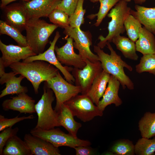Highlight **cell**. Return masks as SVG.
Masks as SVG:
<instances>
[{"label": "cell", "instance_id": "f35d334b", "mask_svg": "<svg viewBox=\"0 0 155 155\" xmlns=\"http://www.w3.org/2000/svg\"><path fill=\"white\" fill-rule=\"evenodd\" d=\"M17 0H1V3L0 7L1 9H4L7 5L10 3ZM25 1H29L31 0H21Z\"/></svg>", "mask_w": 155, "mask_h": 155}, {"label": "cell", "instance_id": "f546056e", "mask_svg": "<svg viewBox=\"0 0 155 155\" xmlns=\"http://www.w3.org/2000/svg\"><path fill=\"white\" fill-rule=\"evenodd\" d=\"M120 0H99L100 5L98 12L96 14L89 15L87 18L92 20L97 17L96 22L94 25L96 27L99 26L110 10Z\"/></svg>", "mask_w": 155, "mask_h": 155}, {"label": "cell", "instance_id": "4dcf8cb0", "mask_svg": "<svg viewBox=\"0 0 155 155\" xmlns=\"http://www.w3.org/2000/svg\"><path fill=\"white\" fill-rule=\"evenodd\" d=\"M135 67L136 71L139 73L147 72L155 76V54L143 55Z\"/></svg>", "mask_w": 155, "mask_h": 155}, {"label": "cell", "instance_id": "1f68e13d", "mask_svg": "<svg viewBox=\"0 0 155 155\" xmlns=\"http://www.w3.org/2000/svg\"><path fill=\"white\" fill-rule=\"evenodd\" d=\"M110 150L115 155H133L135 154V145L129 140H121L115 143Z\"/></svg>", "mask_w": 155, "mask_h": 155}, {"label": "cell", "instance_id": "836d02e7", "mask_svg": "<svg viewBox=\"0 0 155 155\" xmlns=\"http://www.w3.org/2000/svg\"><path fill=\"white\" fill-rule=\"evenodd\" d=\"M50 21L59 27L65 28L69 26V16L62 10L56 8L49 16Z\"/></svg>", "mask_w": 155, "mask_h": 155}, {"label": "cell", "instance_id": "ffe728a7", "mask_svg": "<svg viewBox=\"0 0 155 155\" xmlns=\"http://www.w3.org/2000/svg\"><path fill=\"white\" fill-rule=\"evenodd\" d=\"M135 9L136 11L131 9L130 14L147 29L155 35V7L148 8L136 5Z\"/></svg>", "mask_w": 155, "mask_h": 155}, {"label": "cell", "instance_id": "f1b7e54d", "mask_svg": "<svg viewBox=\"0 0 155 155\" xmlns=\"http://www.w3.org/2000/svg\"><path fill=\"white\" fill-rule=\"evenodd\" d=\"M142 137L135 145L136 155H152L155 152V136L152 139Z\"/></svg>", "mask_w": 155, "mask_h": 155}, {"label": "cell", "instance_id": "7a4b0ae2", "mask_svg": "<svg viewBox=\"0 0 155 155\" xmlns=\"http://www.w3.org/2000/svg\"><path fill=\"white\" fill-rule=\"evenodd\" d=\"M106 45L110 51V55L105 53L97 45H94V50L99 58L103 70L114 76L118 80L123 89L127 87L130 90L134 88V84L125 73L124 68H126L129 71L133 68L121 59L114 50L110 43L107 42Z\"/></svg>", "mask_w": 155, "mask_h": 155}, {"label": "cell", "instance_id": "cb8c5ba5", "mask_svg": "<svg viewBox=\"0 0 155 155\" xmlns=\"http://www.w3.org/2000/svg\"><path fill=\"white\" fill-rule=\"evenodd\" d=\"M112 42L125 58L134 61L138 60L135 42L129 38L120 35L113 38Z\"/></svg>", "mask_w": 155, "mask_h": 155}, {"label": "cell", "instance_id": "4fadbf2b", "mask_svg": "<svg viewBox=\"0 0 155 155\" xmlns=\"http://www.w3.org/2000/svg\"><path fill=\"white\" fill-rule=\"evenodd\" d=\"M65 39L67 42L64 45L61 47L55 46V50L57 59L61 64L83 69L86 63L82 56L74 51L73 39L69 37H65Z\"/></svg>", "mask_w": 155, "mask_h": 155}, {"label": "cell", "instance_id": "74e56055", "mask_svg": "<svg viewBox=\"0 0 155 155\" xmlns=\"http://www.w3.org/2000/svg\"><path fill=\"white\" fill-rule=\"evenodd\" d=\"M76 155H92L95 154L93 149L90 146H80L74 148Z\"/></svg>", "mask_w": 155, "mask_h": 155}, {"label": "cell", "instance_id": "9a60e30c", "mask_svg": "<svg viewBox=\"0 0 155 155\" xmlns=\"http://www.w3.org/2000/svg\"><path fill=\"white\" fill-rule=\"evenodd\" d=\"M35 100L25 93L17 94L3 101L2 104L4 111L12 110L20 113L32 114L36 113Z\"/></svg>", "mask_w": 155, "mask_h": 155}, {"label": "cell", "instance_id": "44dd1931", "mask_svg": "<svg viewBox=\"0 0 155 155\" xmlns=\"http://www.w3.org/2000/svg\"><path fill=\"white\" fill-rule=\"evenodd\" d=\"M110 75L103 70L95 78L86 94L97 106L105 91Z\"/></svg>", "mask_w": 155, "mask_h": 155}, {"label": "cell", "instance_id": "484cf974", "mask_svg": "<svg viewBox=\"0 0 155 155\" xmlns=\"http://www.w3.org/2000/svg\"><path fill=\"white\" fill-rule=\"evenodd\" d=\"M142 137L150 138L155 136V112H146L138 122Z\"/></svg>", "mask_w": 155, "mask_h": 155}, {"label": "cell", "instance_id": "2e32d148", "mask_svg": "<svg viewBox=\"0 0 155 155\" xmlns=\"http://www.w3.org/2000/svg\"><path fill=\"white\" fill-rule=\"evenodd\" d=\"M5 22L22 32L25 30L28 20L23 4L14 3L7 5L3 9Z\"/></svg>", "mask_w": 155, "mask_h": 155}, {"label": "cell", "instance_id": "d590c367", "mask_svg": "<svg viewBox=\"0 0 155 155\" xmlns=\"http://www.w3.org/2000/svg\"><path fill=\"white\" fill-rule=\"evenodd\" d=\"M18 127L12 128V127L6 128L0 133V155H2L3 149L5 144L10 137L16 135L19 131Z\"/></svg>", "mask_w": 155, "mask_h": 155}, {"label": "cell", "instance_id": "7c38bea8", "mask_svg": "<svg viewBox=\"0 0 155 155\" xmlns=\"http://www.w3.org/2000/svg\"><path fill=\"white\" fill-rule=\"evenodd\" d=\"M0 50L2 56L1 62L5 67L11 64L24 60L30 57L36 55L28 46H22L10 44L6 45L0 40Z\"/></svg>", "mask_w": 155, "mask_h": 155}, {"label": "cell", "instance_id": "8992f818", "mask_svg": "<svg viewBox=\"0 0 155 155\" xmlns=\"http://www.w3.org/2000/svg\"><path fill=\"white\" fill-rule=\"evenodd\" d=\"M30 133L34 136L42 139L52 144L55 147L66 146L74 148L80 146H90L89 141L75 137L69 133L66 134L59 128L43 130L35 127Z\"/></svg>", "mask_w": 155, "mask_h": 155}, {"label": "cell", "instance_id": "e0dca14e", "mask_svg": "<svg viewBox=\"0 0 155 155\" xmlns=\"http://www.w3.org/2000/svg\"><path fill=\"white\" fill-rule=\"evenodd\" d=\"M24 140L30 150L32 155H61L58 148L31 134H26Z\"/></svg>", "mask_w": 155, "mask_h": 155}, {"label": "cell", "instance_id": "8d00e7d4", "mask_svg": "<svg viewBox=\"0 0 155 155\" xmlns=\"http://www.w3.org/2000/svg\"><path fill=\"white\" fill-rule=\"evenodd\" d=\"M79 0H62L57 8L66 12L70 16L74 12Z\"/></svg>", "mask_w": 155, "mask_h": 155}, {"label": "cell", "instance_id": "5bb4252c", "mask_svg": "<svg viewBox=\"0 0 155 155\" xmlns=\"http://www.w3.org/2000/svg\"><path fill=\"white\" fill-rule=\"evenodd\" d=\"M62 0H31L22 3L28 20L48 17Z\"/></svg>", "mask_w": 155, "mask_h": 155}, {"label": "cell", "instance_id": "7bdbcfd3", "mask_svg": "<svg viewBox=\"0 0 155 155\" xmlns=\"http://www.w3.org/2000/svg\"><path fill=\"white\" fill-rule=\"evenodd\" d=\"M127 2H129L131 1V0H123Z\"/></svg>", "mask_w": 155, "mask_h": 155}, {"label": "cell", "instance_id": "52a82bcc", "mask_svg": "<svg viewBox=\"0 0 155 155\" xmlns=\"http://www.w3.org/2000/svg\"><path fill=\"white\" fill-rule=\"evenodd\" d=\"M69 108L74 116L83 122L89 121L96 116H102L103 111L94 105L86 94L77 95L64 103Z\"/></svg>", "mask_w": 155, "mask_h": 155}, {"label": "cell", "instance_id": "4316f807", "mask_svg": "<svg viewBox=\"0 0 155 155\" xmlns=\"http://www.w3.org/2000/svg\"><path fill=\"white\" fill-rule=\"evenodd\" d=\"M21 32L19 30L8 24L5 21L0 20V35L6 34L9 36L20 46H28L26 36H23Z\"/></svg>", "mask_w": 155, "mask_h": 155}, {"label": "cell", "instance_id": "d6986e66", "mask_svg": "<svg viewBox=\"0 0 155 155\" xmlns=\"http://www.w3.org/2000/svg\"><path fill=\"white\" fill-rule=\"evenodd\" d=\"M16 75L17 74L13 71L7 73L5 72L0 76L1 84H5V88L1 92L0 98L8 95L18 94L26 93L28 92L26 87L21 85V81L25 77L22 75L16 77Z\"/></svg>", "mask_w": 155, "mask_h": 155}, {"label": "cell", "instance_id": "603a6c76", "mask_svg": "<svg viewBox=\"0 0 155 155\" xmlns=\"http://www.w3.org/2000/svg\"><path fill=\"white\" fill-rule=\"evenodd\" d=\"M135 44L136 51L143 55L155 54V37L154 34L144 27L140 28L139 38Z\"/></svg>", "mask_w": 155, "mask_h": 155}, {"label": "cell", "instance_id": "8fae6325", "mask_svg": "<svg viewBox=\"0 0 155 155\" xmlns=\"http://www.w3.org/2000/svg\"><path fill=\"white\" fill-rule=\"evenodd\" d=\"M60 36L59 32L57 31L53 40L52 41L50 42V46L47 50L42 53L30 57L23 60L22 61L27 63L36 60H42L47 62L58 69L63 75L66 80L71 83L75 82L73 76L69 72L70 71H71L73 68L67 66H63L57 59L55 53V44Z\"/></svg>", "mask_w": 155, "mask_h": 155}, {"label": "cell", "instance_id": "b9f144b4", "mask_svg": "<svg viewBox=\"0 0 155 155\" xmlns=\"http://www.w3.org/2000/svg\"><path fill=\"white\" fill-rule=\"evenodd\" d=\"M90 2L93 3H95L99 1V0H89Z\"/></svg>", "mask_w": 155, "mask_h": 155}, {"label": "cell", "instance_id": "60d3db41", "mask_svg": "<svg viewBox=\"0 0 155 155\" xmlns=\"http://www.w3.org/2000/svg\"><path fill=\"white\" fill-rule=\"evenodd\" d=\"M133 1L136 4L141 5L145 2L146 0H133Z\"/></svg>", "mask_w": 155, "mask_h": 155}, {"label": "cell", "instance_id": "277c9868", "mask_svg": "<svg viewBox=\"0 0 155 155\" xmlns=\"http://www.w3.org/2000/svg\"><path fill=\"white\" fill-rule=\"evenodd\" d=\"M43 93L41 98L35 105L38 119L35 127L43 130H48L59 127L58 121L59 113L52 107L55 97L53 92L44 84Z\"/></svg>", "mask_w": 155, "mask_h": 155}, {"label": "cell", "instance_id": "ac0fdd59", "mask_svg": "<svg viewBox=\"0 0 155 155\" xmlns=\"http://www.w3.org/2000/svg\"><path fill=\"white\" fill-rule=\"evenodd\" d=\"M120 84L116 77L111 75L107 86L97 105L100 110L103 112L107 106L111 104H115L116 106L122 104V101L118 95Z\"/></svg>", "mask_w": 155, "mask_h": 155}, {"label": "cell", "instance_id": "83f0119b", "mask_svg": "<svg viewBox=\"0 0 155 155\" xmlns=\"http://www.w3.org/2000/svg\"><path fill=\"white\" fill-rule=\"evenodd\" d=\"M124 25L128 38L135 42L139 38V30L142 27V24L129 14L125 18Z\"/></svg>", "mask_w": 155, "mask_h": 155}, {"label": "cell", "instance_id": "3957f363", "mask_svg": "<svg viewBox=\"0 0 155 155\" xmlns=\"http://www.w3.org/2000/svg\"><path fill=\"white\" fill-rule=\"evenodd\" d=\"M58 27L40 18L28 20L25 29L28 46L36 55L43 53L49 37Z\"/></svg>", "mask_w": 155, "mask_h": 155}, {"label": "cell", "instance_id": "e575fe53", "mask_svg": "<svg viewBox=\"0 0 155 155\" xmlns=\"http://www.w3.org/2000/svg\"><path fill=\"white\" fill-rule=\"evenodd\" d=\"M34 117L32 115L28 116L19 117L18 115L11 119L5 118L4 116L0 115V131L7 127H12L16 123L26 119H32Z\"/></svg>", "mask_w": 155, "mask_h": 155}, {"label": "cell", "instance_id": "d6a6232c", "mask_svg": "<svg viewBox=\"0 0 155 155\" xmlns=\"http://www.w3.org/2000/svg\"><path fill=\"white\" fill-rule=\"evenodd\" d=\"M85 0H79L74 13L69 16L70 27L80 28L81 25L84 23V17L86 10L83 8V4Z\"/></svg>", "mask_w": 155, "mask_h": 155}, {"label": "cell", "instance_id": "ba28073f", "mask_svg": "<svg viewBox=\"0 0 155 155\" xmlns=\"http://www.w3.org/2000/svg\"><path fill=\"white\" fill-rule=\"evenodd\" d=\"M45 84L55 94L56 102L54 110L58 113L62 104L82 92L80 86L65 80L59 71L56 76L46 81Z\"/></svg>", "mask_w": 155, "mask_h": 155}, {"label": "cell", "instance_id": "d4e9b609", "mask_svg": "<svg viewBox=\"0 0 155 155\" xmlns=\"http://www.w3.org/2000/svg\"><path fill=\"white\" fill-rule=\"evenodd\" d=\"M3 155H32L27 145L16 135L9 139L3 150Z\"/></svg>", "mask_w": 155, "mask_h": 155}, {"label": "cell", "instance_id": "5b68a950", "mask_svg": "<svg viewBox=\"0 0 155 155\" xmlns=\"http://www.w3.org/2000/svg\"><path fill=\"white\" fill-rule=\"evenodd\" d=\"M131 8L127 6V2L123 0H120L109 13L107 14L111 18L108 23V34L105 37L100 35L98 39L100 41L97 45L101 49H103L107 42H111L113 38L121 34H123L125 30L124 23L127 16L130 14Z\"/></svg>", "mask_w": 155, "mask_h": 155}, {"label": "cell", "instance_id": "7402d4cb", "mask_svg": "<svg viewBox=\"0 0 155 155\" xmlns=\"http://www.w3.org/2000/svg\"><path fill=\"white\" fill-rule=\"evenodd\" d=\"M58 121L59 126L63 127L70 134L77 137L78 129L82 126L81 124L76 122L68 107L64 103L62 104L58 113Z\"/></svg>", "mask_w": 155, "mask_h": 155}, {"label": "cell", "instance_id": "30bf717a", "mask_svg": "<svg viewBox=\"0 0 155 155\" xmlns=\"http://www.w3.org/2000/svg\"><path fill=\"white\" fill-rule=\"evenodd\" d=\"M86 65L82 69L74 68L71 71L75 85L81 88L82 94H86L95 78L103 70L100 61L91 62L84 59Z\"/></svg>", "mask_w": 155, "mask_h": 155}, {"label": "cell", "instance_id": "6da1fadb", "mask_svg": "<svg viewBox=\"0 0 155 155\" xmlns=\"http://www.w3.org/2000/svg\"><path fill=\"white\" fill-rule=\"evenodd\" d=\"M17 74L23 75L32 84L36 94L38 93L40 84L57 75L59 70L50 63L42 60L29 62H19L9 66Z\"/></svg>", "mask_w": 155, "mask_h": 155}, {"label": "cell", "instance_id": "9c48e42d", "mask_svg": "<svg viewBox=\"0 0 155 155\" xmlns=\"http://www.w3.org/2000/svg\"><path fill=\"white\" fill-rule=\"evenodd\" d=\"M63 33L66 37L72 38L74 41V48L78 50L79 54L84 59H87L92 62L99 61L98 55L93 53L90 49L92 44V40L90 31H84L80 28H72L69 26L64 29Z\"/></svg>", "mask_w": 155, "mask_h": 155}, {"label": "cell", "instance_id": "ab89813d", "mask_svg": "<svg viewBox=\"0 0 155 155\" xmlns=\"http://www.w3.org/2000/svg\"><path fill=\"white\" fill-rule=\"evenodd\" d=\"M5 67L2 63L0 62V76L5 72Z\"/></svg>", "mask_w": 155, "mask_h": 155}]
</instances>
